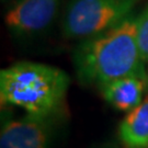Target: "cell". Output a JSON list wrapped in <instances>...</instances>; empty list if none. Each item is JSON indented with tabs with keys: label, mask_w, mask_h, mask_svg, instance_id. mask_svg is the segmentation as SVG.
I'll list each match as a JSON object with an SVG mask.
<instances>
[{
	"label": "cell",
	"mask_w": 148,
	"mask_h": 148,
	"mask_svg": "<svg viewBox=\"0 0 148 148\" xmlns=\"http://www.w3.org/2000/svg\"><path fill=\"white\" fill-rule=\"evenodd\" d=\"M73 62L81 84L104 85L131 75L147 77L137 42V18L128 16L120 24L82 38L75 47Z\"/></svg>",
	"instance_id": "cell-1"
},
{
	"label": "cell",
	"mask_w": 148,
	"mask_h": 148,
	"mask_svg": "<svg viewBox=\"0 0 148 148\" xmlns=\"http://www.w3.org/2000/svg\"><path fill=\"white\" fill-rule=\"evenodd\" d=\"M69 76L55 66L20 62L0 71L1 106L23 109L27 114L48 117L63 104Z\"/></svg>",
	"instance_id": "cell-2"
},
{
	"label": "cell",
	"mask_w": 148,
	"mask_h": 148,
	"mask_svg": "<svg viewBox=\"0 0 148 148\" xmlns=\"http://www.w3.org/2000/svg\"><path fill=\"white\" fill-rule=\"evenodd\" d=\"M139 0H69L62 20L64 37L82 40L128 18Z\"/></svg>",
	"instance_id": "cell-3"
},
{
	"label": "cell",
	"mask_w": 148,
	"mask_h": 148,
	"mask_svg": "<svg viewBox=\"0 0 148 148\" xmlns=\"http://www.w3.org/2000/svg\"><path fill=\"white\" fill-rule=\"evenodd\" d=\"M60 5L62 0H20L7 11L5 25L16 36L38 35L53 24Z\"/></svg>",
	"instance_id": "cell-4"
},
{
	"label": "cell",
	"mask_w": 148,
	"mask_h": 148,
	"mask_svg": "<svg viewBox=\"0 0 148 148\" xmlns=\"http://www.w3.org/2000/svg\"><path fill=\"white\" fill-rule=\"evenodd\" d=\"M48 117L27 115L7 120L0 132V148H47L49 143Z\"/></svg>",
	"instance_id": "cell-5"
},
{
	"label": "cell",
	"mask_w": 148,
	"mask_h": 148,
	"mask_svg": "<svg viewBox=\"0 0 148 148\" xmlns=\"http://www.w3.org/2000/svg\"><path fill=\"white\" fill-rule=\"evenodd\" d=\"M147 77L131 75L111 80L99 87L103 99L119 111L130 112L143 101Z\"/></svg>",
	"instance_id": "cell-6"
},
{
	"label": "cell",
	"mask_w": 148,
	"mask_h": 148,
	"mask_svg": "<svg viewBox=\"0 0 148 148\" xmlns=\"http://www.w3.org/2000/svg\"><path fill=\"white\" fill-rule=\"evenodd\" d=\"M119 139L123 148H148V95L121 121Z\"/></svg>",
	"instance_id": "cell-7"
},
{
	"label": "cell",
	"mask_w": 148,
	"mask_h": 148,
	"mask_svg": "<svg viewBox=\"0 0 148 148\" xmlns=\"http://www.w3.org/2000/svg\"><path fill=\"white\" fill-rule=\"evenodd\" d=\"M137 42L142 59L148 64V7L137 16Z\"/></svg>",
	"instance_id": "cell-8"
},
{
	"label": "cell",
	"mask_w": 148,
	"mask_h": 148,
	"mask_svg": "<svg viewBox=\"0 0 148 148\" xmlns=\"http://www.w3.org/2000/svg\"><path fill=\"white\" fill-rule=\"evenodd\" d=\"M92 148H121L116 143H114V142H106V143H102V144H99V145H97L95 147Z\"/></svg>",
	"instance_id": "cell-9"
},
{
	"label": "cell",
	"mask_w": 148,
	"mask_h": 148,
	"mask_svg": "<svg viewBox=\"0 0 148 148\" xmlns=\"http://www.w3.org/2000/svg\"><path fill=\"white\" fill-rule=\"evenodd\" d=\"M20 0H1V2H2V5H5L8 9H10L11 7H13V5H16V2H19Z\"/></svg>",
	"instance_id": "cell-10"
},
{
	"label": "cell",
	"mask_w": 148,
	"mask_h": 148,
	"mask_svg": "<svg viewBox=\"0 0 148 148\" xmlns=\"http://www.w3.org/2000/svg\"><path fill=\"white\" fill-rule=\"evenodd\" d=\"M147 87H148V68H147Z\"/></svg>",
	"instance_id": "cell-11"
}]
</instances>
